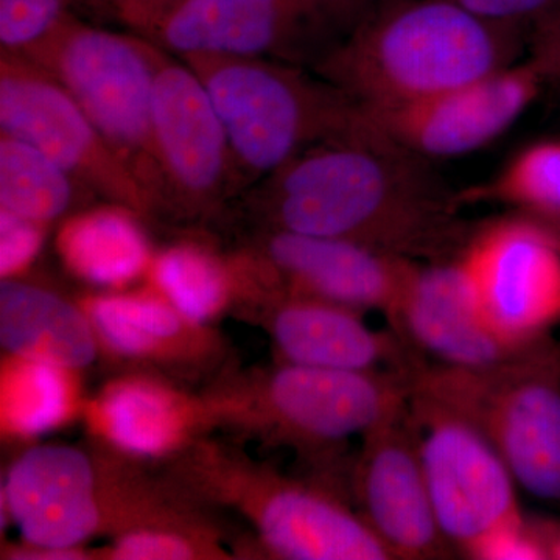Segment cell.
<instances>
[{
    "label": "cell",
    "mask_w": 560,
    "mask_h": 560,
    "mask_svg": "<svg viewBox=\"0 0 560 560\" xmlns=\"http://www.w3.org/2000/svg\"><path fill=\"white\" fill-rule=\"evenodd\" d=\"M410 375L323 370L279 361L220 378L205 394L215 427L307 455L341 448L407 407Z\"/></svg>",
    "instance_id": "5b68a950"
},
{
    "label": "cell",
    "mask_w": 560,
    "mask_h": 560,
    "mask_svg": "<svg viewBox=\"0 0 560 560\" xmlns=\"http://www.w3.org/2000/svg\"><path fill=\"white\" fill-rule=\"evenodd\" d=\"M330 0H180L154 43L178 58H260L313 69L345 36Z\"/></svg>",
    "instance_id": "7c38bea8"
},
{
    "label": "cell",
    "mask_w": 560,
    "mask_h": 560,
    "mask_svg": "<svg viewBox=\"0 0 560 560\" xmlns=\"http://www.w3.org/2000/svg\"><path fill=\"white\" fill-rule=\"evenodd\" d=\"M219 114L241 186L320 143L374 132L363 109L308 68L260 58H179Z\"/></svg>",
    "instance_id": "277c9868"
},
{
    "label": "cell",
    "mask_w": 560,
    "mask_h": 560,
    "mask_svg": "<svg viewBox=\"0 0 560 560\" xmlns=\"http://www.w3.org/2000/svg\"><path fill=\"white\" fill-rule=\"evenodd\" d=\"M478 560L548 559V525H534L528 518L511 523L490 534L471 551Z\"/></svg>",
    "instance_id": "f546056e"
},
{
    "label": "cell",
    "mask_w": 560,
    "mask_h": 560,
    "mask_svg": "<svg viewBox=\"0 0 560 560\" xmlns=\"http://www.w3.org/2000/svg\"><path fill=\"white\" fill-rule=\"evenodd\" d=\"M330 2H340V0H330Z\"/></svg>",
    "instance_id": "8d00e7d4"
},
{
    "label": "cell",
    "mask_w": 560,
    "mask_h": 560,
    "mask_svg": "<svg viewBox=\"0 0 560 560\" xmlns=\"http://www.w3.org/2000/svg\"><path fill=\"white\" fill-rule=\"evenodd\" d=\"M83 412L106 448L132 460H171L215 429L205 394L143 372L109 382Z\"/></svg>",
    "instance_id": "d6986e66"
},
{
    "label": "cell",
    "mask_w": 560,
    "mask_h": 560,
    "mask_svg": "<svg viewBox=\"0 0 560 560\" xmlns=\"http://www.w3.org/2000/svg\"><path fill=\"white\" fill-rule=\"evenodd\" d=\"M180 0H110V14L125 27L153 39L162 21Z\"/></svg>",
    "instance_id": "1f68e13d"
},
{
    "label": "cell",
    "mask_w": 560,
    "mask_h": 560,
    "mask_svg": "<svg viewBox=\"0 0 560 560\" xmlns=\"http://www.w3.org/2000/svg\"><path fill=\"white\" fill-rule=\"evenodd\" d=\"M9 559L27 560H80L92 559L98 552L88 551L86 548H69V550H58V548L33 547V545L22 544L16 547H10L5 551Z\"/></svg>",
    "instance_id": "836d02e7"
},
{
    "label": "cell",
    "mask_w": 560,
    "mask_h": 560,
    "mask_svg": "<svg viewBox=\"0 0 560 560\" xmlns=\"http://www.w3.org/2000/svg\"><path fill=\"white\" fill-rule=\"evenodd\" d=\"M521 28L451 0H399L364 18L313 68L360 108L401 105L515 65Z\"/></svg>",
    "instance_id": "7a4b0ae2"
},
{
    "label": "cell",
    "mask_w": 560,
    "mask_h": 560,
    "mask_svg": "<svg viewBox=\"0 0 560 560\" xmlns=\"http://www.w3.org/2000/svg\"><path fill=\"white\" fill-rule=\"evenodd\" d=\"M47 224L0 210V278L25 276L46 241Z\"/></svg>",
    "instance_id": "f1b7e54d"
},
{
    "label": "cell",
    "mask_w": 560,
    "mask_h": 560,
    "mask_svg": "<svg viewBox=\"0 0 560 560\" xmlns=\"http://www.w3.org/2000/svg\"><path fill=\"white\" fill-rule=\"evenodd\" d=\"M388 320L420 355L448 366H493L526 349L511 348L482 320L458 257L419 264Z\"/></svg>",
    "instance_id": "ffe728a7"
},
{
    "label": "cell",
    "mask_w": 560,
    "mask_h": 560,
    "mask_svg": "<svg viewBox=\"0 0 560 560\" xmlns=\"http://www.w3.org/2000/svg\"><path fill=\"white\" fill-rule=\"evenodd\" d=\"M460 194L377 131L320 143L257 183L264 230L341 238L420 264L456 259L471 235Z\"/></svg>",
    "instance_id": "6da1fadb"
},
{
    "label": "cell",
    "mask_w": 560,
    "mask_h": 560,
    "mask_svg": "<svg viewBox=\"0 0 560 560\" xmlns=\"http://www.w3.org/2000/svg\"><path fill=\"white\" fill-rule=\"evenodd\" d=\"M245 311L267 331L279 361L323 370L410 375L422 355L393 329L368 326L364 313L280 291Z\"/></svg>",
    "instance_id": "e0dca14e"
},
{
    "label": "cell",
    "mask_w": 560,
    "mask_h": 560,
    "mask_svg": "<svg viewBox=\"0 0 560 560\" xmlns=\"http://www.w3.org/2000/svg\"><path fill=\"white\" fill-rule=\"evenodd\" d=\"M352 469L359 514L393 559H444L453 548L442 534L407 407L361 438Z\"/></svg>",
    "instance_id": "9a60e30c"
},
{
    "label": "cell",
    "mask_w": 560,
    "mask_h": 560,
    "mask_svg": "<svg viewBox=\"0 0 560 560\" xmlns=\"http://www.w3.org/2000/svg\"><path fill=\"white\" fill-rule=\"evenodd\" d=\"M65 168L31 143L0 135V210L47 224L91 198Z\"/></svg>",
    "instance_id": "d4e9b609"
},
{
    "label": "cell",
    "mask_w": 560,
    "mask_h": 560,
    "mask_svg": "<svg viewBox=\"0 0 560 560\" xmlns=\"http://www.w3.org/2000/svg\"><path fill=\"white\" fill-rule=\"evenodd\" d=\"M464 10L495 24L521 28L544 20L560 0H451Z\"/></svg>",
    "instance_id": "4dcf8cb0"
},
{
    "label": "cell",
    "mask_w": 560,
    "mask_h": 560,
    "mask_svg": "<svg viewBox=\"0 0 560 560\" xmlns=\"http://www.w3.org/2000/svg\"><path fill=\"white\" fill-rule=\"evenodd\" d=\"M460 198L464 202L481 198L506 202L544 223H560V140L529 145L492 183L470 194H460Z\"/></svg>",
    "instance_id": "484cf974"
},
{
    "label": "cell",
    "mask_w": 560,
    "mask_h": 560,
    "mask_svg": "<svg viewBox=\"0 0 560 560\" xmlns=\"http://www.w3.org/2000/svg\"><path fill=\"white\" fill-rule=\"evenodd\" d=\"M165 50L138 35L95 27L72 13L24 58L47 70L127 162L161 212L151 149L154 81Z\"/></svg>",
    "instance_id": "ba28073f"
},
{
    "label": "cell",
    "mask_w": 560,
    "mask_h": 560,
    "mask_svg": "<svg viewBox=\"0 0 560 560\" xmlns=\"http://www.w3.org/2000/svg\"><path fill=\"white\" fill-rule=\"evenodd\" d=\"M533 57L547 79H560V2L555 10L534 25Z\"/></svg>",
    "instance_id": "d6a6232c"
},
{
    "label": "cell",
    "mask_w": 560,
    "mask_h": 560,
    "mask_svg": "<svg viewBox=\"0 0 560 560\" xmlns=\"http://www.w3.org/2000/svg\"><path fill=\"white\" fill-rule=\"evenodd\" d=\"M77 372L7 355L0 381L2 431L13 440H32L61 427L83 411Z\"/></svg>",
    "instance_id": "cb8c5ba5"
},
{
    "label": "cell",
    "mask_w": 560,
    "mask_h": 560,
    "mask_svg": "<svg viewBox=\"0 0 560 560\" xmlns=\"http://www.w3.org/2000/svg\"><path fill=\"white\" fill-rule=\"evenodd\" d=\"M481 318L514 349L560 326V234L533 219L493 221L459 254Z\"/></svg>",
    "instance_id": "8fae6325"
},
{
    "label": "cell",
    "mask_w": 560,
    "mask_h": 560,
    "mask_svg": "<svg viewBox=\"0 0 560 560\" xmlns=\"http://www.w3.org/2000/svg\"><path fill=\"white\" fill-rule=\"evenodd\" d=\"M545 80L539 66L528 60L419 101L361 109L378 135L422 160L458 158L510 130Z\"/></svg>",
    "instance_id": "5bb4252c"
},
{
    "label": "cell",
    "mask_w": 560,
    "mask_h": 560,
    "mask_svg": "<svg viewBox=\"0 0 560 560\" xmlns=\"http://www.w3.org/2000/svg\"><path fill=\"white\" fill-rule=\"evenodd\" d=\"M150 289L194 323L209 326L248 290L241 257H224L206 243H172L154 253L147 272Z\"/></svg>",
    "instance_id": "603a6c76"
},
{
    "label": "cell",
    "mask_w": 560,
    "mask_h": 560,
    "mask_svg": "<svg viewBox=\"0 0 560 560\" xmlns=\"http://www.w3.org/2000/svg\"><path fill=\"white\" fill-rule=\"evenodd\" d=\"M548 559L560 560V525H548Z\"/></svg>",
    "instance_id": "d590c367"
},
{
    "label": "cell",
    "mask_w": 560,
    "mask_h": 560,
    "mask_svg": "<svg viewBox=\"0 0 560 560\" xmlns=\"http://www.w3.org/2000/svg\"><path fill=\"white\" fill-rule=\"evenodd\" d=\"M410 382L477 427L526 493L560 504V346L552 337L488 368L422 359Z\"/></svg>",
    "instance_id": "52a82bcc"
},
{
    "label": "cell",
    "mask_w": 560,
    "mask_h": 560,
    "mask_svg": "<svg viewBox=\"0 0 560 560\" xmlns=\"http://www.w3.org/2000/svg\"><path fill=\"white\" fill-rule=\"evenodd\" d=\"M0 342L7 355L73 372L102 352L83 305L25 276L0 282Z\"/></svg>",
    "instance_id": "44dd1931"
},
{
    "label": "cell",
    "mask_w": 560,
    "mask_h": 560,
    "mask_svg": "<svg viewBox=\"0 0 560 560\" xmlns=\"http://www.w3.org/2000/svg\"><path fill=\"white\" fill-rule=\"evenodd\" d=\"M72 9L106 11L110 14V0H69Z\"/></svg>",
    "instance_id": "e575fe53"
},
{
    "label": "cell",
    "mask_w": 560,
    "mask_h": 560,
    "mask_svg": "<svg viewBox=\"0 0 560 560\" xmlns=\"http://www.w3.org/2000/svg\"><path fill=\"white\" fill-rule=\"evenodd\" d=\"M151 149L161 180V212L197 217L241 186L226 132L205 84L165 51L151 106Z\"/></svg>",
    "instance_id": "4fadbf2b"
},
{
    "label": "cell",
    "mask_w": 560,
    "mask_h": 560,
    "mask_svg": "<svg viewBox=\"0 0 560 560\" xmlns=\"http://www.w3.org/2000/svg\"><path fill=\"white\" fill-rule=\"evenodd\" d=\"M140 219L116 202L73 212L55 238L61 264L77 279L108 291L147 278L154 253Z\"/></svg>",
    "instance_id": "7402d4cb"
},
{
    "label": "cell",
    "mask_w": 560,
    "mask_h": 560,
    "mask_svg": "<svg viewBox=\"0 0 560 560\" xmlns=\"http://www.w3.org/2000/svg\"><path fill=\"white\" fill-rule=\"evenodd\" d=\"M69 0H0V46L25 55L39 47L70 14Z\"/></svg>",
    "instance_id": "83f0119b"
},
{
    "label": "cell",
    "mask_w": 560,
    "mask_h": 560,
    "mask_svg": "<svg viewBox=\"0 0 560 560\" xmlns=\"http://www.w3.org/2000/svg\"><path fill=\"white\" fill-rule=\"evenodd\" d=\"M109 560H197L230 559L219 533L198 514L171 521L147 523L121 530L98 551Z\"/></svg>",
    "instance_id": "4316f807"
},
{
    "label": "cell",
    "mask_w": 560,
    "mask_h": 560,
    "mask_svg": "<svg viewBox=\"0 0 560 560\" xmlns=\"http://www.w3.org/2000/svg\"><path fill=\"white\" fill-rule=\"evenodd\" d=\"M132 463L109 448L33 445L7 470L2 508L24 544L58 550L83 548L92 537L116 536L178 510L167 480L145 477Z\"/></svg>",
    "instance_id": "8992f818"
},
{
    "label": "cell",
    "mask_w": 560,
    "mask_h": 560,
    "mask_svg": "<svg viewBox=\"0 0 560 560\" xmlns=\"http://www.w3.org/2000/svg\"><path fill=\"white\" fill-rule=\"evenodd\" d=\"M167 463V480L180 493L200 506L237 512L268 558L393 559L377 534L337 493L285 477L245 453L202 438Z\"/></svg>",
    "instance_id": "3957f363"
},
{
    "label": "cell",
    "mask_w": 560,
    "mask_h": 560,
    "mask_svg": "<svg viewBox=\"0 0 560 560\" xmlns=\"http://www.w3.org/2000/svg\"><path fill=\"white\" fill-rule=\"evenodd\" d=\"M102 352L156 377L200 378L223 363L224 346L209 326L194 323L153 289L106 290L79 301Z\"/></svg>",
    "instance_id": "ac0fdd59"
},
{
    "label": "cell",
    "mask_w": 560,
    "mask_h": 560,
    "mask_svg": "<svg viewBox=\"0 0 560 560\" xmlns=\"http://www.w3.org/2000/svg\"><path fill=\"white\" fill-rule=\"evenodd\" d=\"M0 135L31 143L94 197L156 215L135 172L47 70L20 57H0Z\"/></svg>",
    "instance_id": "30bf717a"
},
{
    "label": "cell",
    "mask_w": 560,
    "mask_h": 560,
    "mask_svg": "<svg viewBox=\"0 0 560 560\" xmlns=\"http://www.w3.org/2000/svg\"><path fill=\"white\" fill-rule=\"evenodd\" d=\"M410 415L442 534L460 555L525 515L517 482L477 427L412 388Z\"/></svg>",
    "instance_id": "9c48e42d"
},
{
    "label": "cell",
    "mask_w": 560,
    "mask_h": 560,
    "mask_svg": "<svg viewBox=\"0 0 560 560\" xmlns=\"http://www.w3.org/2000/svg\"><path fill=\"white\" fill-rule=\"evenodd\" d=\"M250 246L289 293L388 319L420 264L355 242L278 230H261Z\"/></svg>",
    "instance_id": "2e32d148"
}]
</instances>
